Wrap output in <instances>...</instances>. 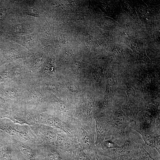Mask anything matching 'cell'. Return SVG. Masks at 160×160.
<instances>
[{
  "instance_id": "8fae6325",
  "label": "cell",
  "mask_w": 160,
  "mask_h": 160,
  "mask_svg": "<svg viewBox=\"0 0 160 160\" xmlns=\"http://www.w3.org/2000/svg\"><path fill=\"white\" fill-rule=\"evenodd\" d=\"M140 134L145 144L155 148L160 154V135L151 132H142Z\"/></svg>"
},
{
  "instance_id": "44dd1931",
  "label": "cell",
  "mask_w": 160,
  "mask_h": 160,
  "mask_svg": "<svg viewBox=\"0 0 160 160\" xmlns=\"http://www.w3.org/2000/svg\"><path fill=\"white\" fill-rule=\"evenodd\" d=\"M73 52L71 50L66 51L65 53V56L66 57H70L73 54Z\"/></svg>"
},
{
  "instance_id": "7c38bea8",
  "label": "cell",
  "mask_w": 160,
  "mask_h": 160,
  "mask_svg": "<svg viewBox=\"0 0 160 160\" xmlns=\"http://www.w3.org/2000/svg\"><path fill=\"white\" fill-rule=\"evenodd\" d=\"M119 147L120 146L113 142L111 138L107 140H104L96 147V150H105L117 148Z\"/></svg>"
},
{
  "instance_id": "2e32d148",
  "label": "cell",
  "mask_w": 160,
  "mask_h": 160,
  "mask_svg": "<svg viewBox=\"0 0 160 160\" xmlns=\"http://www.w3.org/2000/svg\"><path fill=\"white\" fill-rule=\"evenodd\" d=\"M25 13L30 15L36 17H39V14L38 11L33 8H29L25 10Z\"/></svg>"
},
{
  "instance_id": "7a4b0ae2",
  "label": "cell",
  "mask_w": 160,
  "mask_h": 160,
  "mask_svg": "<svg viewBox=\"0 0 160 160\" xmlns=\"http://www.w3.org/2000/svg\"><path fill=\"white\" fill-rule=\"evenodd\" d=\"M110 115H105L110 124V129L107 136L111 135L112 139L118 145H122L126 137L127 128L132 122L131 119L123 111L120 107L116 106Z\"/></svg>"
},
{
  "instance_id": "ba28073f",
  "label": "cell",
  "mask_w": 160,
  "mask_h": 160,
  "mask_svg": "<svg viewBox=\"0 0 160 160\" xmlns=\"http://www.w3.org/2000/svg\"><path fill=\"white\" fill-rule=\"evenodd\" d=\"M55 145L71 155L79 147L77 138L68 135L61 130L57 134Z\"/></svg>"
},
{
  "instance_id": "5b68a950",
  "label": "cell",
  "mask_w": 160,
  "mask_h": 160,
  "mask_svg": "<svg viewBox=\"0 0 160 160\" xmlns=\"http://www.w3.org/2000/svg\"><path fill=\"white\" fill-rule=\"evenodd\" d=\"M36 123L49 126L62 131L68 135L77 137V129L76 127L63 121L57 116L36 111Z\"/></svg>"
},
{
  "instance_id": "5bb4252c",
  "label": "cell",
  "mask_w": 160,
  "mask_h": 160,
  "mask_svg": "<svg viewBox=\"0 0 160 160\" xmlns=\"http://www.w3.org/2000/svg\"><path fill=\"white\" fill-rule=\"evenodd\" d=\"M84 150L80 147L77 148L72 155L75 160H93L85 154Z\"/></svg>"
},
{
  "instance_id": "9c48e42d",
  "label": "cell",
  "mask_w": 160,
  "mask_h": 160,
  "mask_svg": "<svg viewBox=\"0 0 160 160\" xmlns=\"http://www.w3.org/2000/svg\"><path fill=\"white\" fill-rule=\"evenodd\" d=\"M95 122V132L96 139L95 142L96 147L99 145L105 140L110 129V124L105 115L101 114L94 116Z\"/></svg>"
},
{
  "instance_id": "8992f818",
  "label": "cell",
  "mask_w": 160,
  "mask_h": 160,
  "mask_svg": "<svg viewBox=\"0 0 160 160\" xmlns=\"http://www.w3.org/2000/svg\"><path fill=\"white\" fill-rule=\"evenodd\" d=\"M1 117L8 119L14 123L20 125L30 126L36 123L34 111L28 110H20L15 107H11Z\"/></svg>"
},
{
  "instance_id": "603a6c76",
  "label": "cell",
  "mask_w": 160,
  "mask_h": 160,
  "mask_svg": "<svg viewBox=\"0 0 160 160\" xmlns=\"http://www.w3.org/2000/svg\"><path fill=\"white\" fill-rule=\"evenodd\" d=\"M131 160H139L138 159L136 158H133Z\"/></svg>"
},
{
  "instance_id": "ac0fdd59",
  "label": "cell",
  "mask_w": 160,
  "mask_h": 160,
  "mask_svg": "<svg viewBox=\"0 0 160 160\" xmlns=\"http://www.w3.org/2000/svg\"><path fill=\"white\" fill-rule=\"evenodd\" d=\"M95 160H114L109 157L98 154Z\"/></svg>"
},
{
  "instance_id": "ffe728a7",
  "label": "cell",
  "mask_w": 160,
  "mask_h": 160,
  "mask_svg": "<svg viewBox=\"0 0 160 160\" xmlns=\"http://www.w3.org/2000/svg\"><path fill=\"white\" fill-rule=\"evenodd\" d=\"M73 65V69L75 70H78L81 68V63L79 61H76L74 63Z\"/></svg>"
},
{
  "instance_id": "6da1fadb",
  "label": "cell",
  "mask_w": 160,
  "mask_h": 160,
  "mask_svg": "<svg viewBox=\"0 0 160 160\" xmlns=\"http://www.w3.org/2000/svg\"><path fill=\"white\" fill-rule=\"evenodd\" d=\"M142 144L141 138L127 127L125 140L119 147L111 149L96 150L98 154L107 156L114 160H131L137 158L139 149Z\"/></svg>"
},
{
  "instance_id": "7402d4cb",
  "label": "cell",
  "mask_w": 160,
  "mask_h": 160,
  "mask_svg": "<svg viewBox=\"0 0 160 160\" xmlns=\"http://www.w3.org/2000/svg\"><path fill=\"white\" fill-rule=\"evenodd\" d=\"M69 87L71 90L73 91H76L77 89L76 86L73 84H71L69 86Z\"/></svg>"
},
{
  "instance_id": "277c9868",
  "label": "cell",
  "mask_w": 160,
  "mask_h": 160,
  "mask_svg": "<svg viewBox=\"0 0 160 160\" xmlns=\"http://www.w3.org/2000/svg\"><path fill=\"white\" fill-rule=\"evenodd\" d=\"M74 125L77 129L79 147L86 151L90 158L95 160L98 155L95 141V129L75 120Z\"/></svg>"
},
{
  "instance_id": "3957f363",
  "label": "cell",
  "mask_w": 160,
  "mask_h": 160,
  "mask_svg": "<svg viewBox=\"0 0 160 160\" xmlns=\"http://www.w3.org/2000/svg\"><path fill=\"white\" fill-rule=\"evenodd\" d=\"M0 131L19 141L33 145L41 143L29 126L15 124L8 119L0 117Z\"/></svg>"
},
{
  "instance_id": "30bf717a",
  "label": "cell",
  "mask_w": 160,
  "mask_h": 160,
  "mask_svg": "<svg viewBox=\"0 0 160 160\" xmlns=\"http://www.w3.org/2000/svg\"><path fill=\"white\" fill-rule=\"evenodd\" d=\"M117 79L114 74L109 78L107 81L106 95L102 107L105 109L110 106L117 89Z\"/></svg>"
},
{
  "instance_id": "d6986e66",
  "label": "cell",
  "mask_w": 160,
  "mask_h": 160,
  "mask_svg": "<svg viewBox=\"0 0 160 160\" xmlns=\"http://www.w3.org/2000/svg\"><path fill=\"white\" fill-rule=\"evenodd\" d=\"M48 88L54 91H57L58 90V87L57 85L51 83L47 85Z\"/></svg>"
},
{
  "instance_id": "9a60e30c",
  "label": "cell",
  "mask_w": 160,
  "mask_h": 160,
  "mask_svg": "<svg viewBox=\"0 0 160 160\" xmlns=\"http://www.w3.org/2000/svg\"><path fill=\"white\" fill-rule=\"evenodd\" d=\"M5 95L7 98L13 101H15L17 99V94L15 91L12 88H9L5 90Z\"/></svg>"
},
{
  "instance_id": "52a82bcc",
  "label": "cell",
  "mask_w": 160,
  "mask_h": 160,
  "mask_svg": "<svg viewBox=\"0 0 160 160\" xmlns=\"http://www.w3.org/2000/svg\"><path fill=\"white\" fill-rule=\"evenodd\" d=\"M29 127L42 143L55 145L57 134L60 130L39 123H36Z\"/></svg>"
},
{
  "instance_id": "e0dca14e",
  "label": "cell",
  "mask_w": 160,
  "mask_h": 160,
  "mask_svg": "<svg viewBox=\"0 0 160 160\" xmlns=\"http://www.w3.org/2000/svg\"><path fill=\"white\" fill-rule=\"evenodd\" d=\"M9 73L5 71L0 73V83L6 81L8 78Z\"/></svg>"
},
{
  "instance_id": "4fadbf2b",
  "label": "cell",
  "mask_w": 160,
  "mask_h": 160,
  "mask_svg": "<svg viewBox=\"0 0 160 160\" xmlns=\"http://www.w3.org/2000/svg\"><path fill=\"white\" fill-rule=\"evenodd\" d=\"M139 160H157L152 156L144 148L142 144L140 147L137 158Z\"/></svg>"
}]
</instances>
